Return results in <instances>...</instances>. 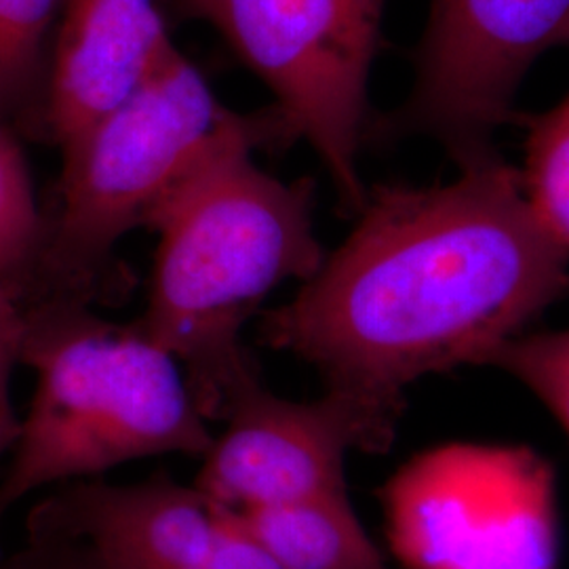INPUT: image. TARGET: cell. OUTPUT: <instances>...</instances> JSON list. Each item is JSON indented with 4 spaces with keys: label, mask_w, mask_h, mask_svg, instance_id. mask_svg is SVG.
<instances>
[{
    "label": "cell",
    "mask_w": 569,
    "mask_h": 569,
    "mask_svg": "<svg viewBox=\"0 0 569 569\" xmlns=\"http://www.w3.org/2000/svg\"><path fill=\"white\" fill-rule=\"evenodd\" d=\"M460 171L448 186L367 188L342 244L260 315V342L397 425L416 380L488 366L568 296L569 251L498 154Z\"/></svg>",
    "instance_id": "1"
},
{
    "label": "cell",
    "mask_w": 569,
    "mask_h": 569,
    "mask_svg": "<svg viewBox=\"0 0 569 569\" xmlns=\"http://www.w3.org/2000/svg\"><path fill=\"white\" fill-rule=\"evenodd\" d=\"M256 150H228L150 228L157 249L138 326L180 361L207 422H224L237 397L262 382L247 323L281 284L306 283L326 262L315 180L268 173Z\"/></svg>",
    "instance_id": "2"
},
{
    "label": "cell",
    "mask_w": 569,
    "mask_h": 569,
    "mask_svg": "<svg viewBox=\"0 0 569 569\" xmlns=\"http://www.w3.org/2000/svg\"><path fill=\"white\" fill-rule=\"evenodd\" d=\"M239 146H284L272 110L228 108L178 47L122 102L61 150L60 207L42 234L23 308L106 300L110 260L133 230H150L209 164Z\"/></svg>",
    "instance_id": "3"
},
{
    "label": "cell",
    "mask_w": 569,
    "mask_h": 569,
    "mask_svg": "<svg viewBox=\"0 0 569 569\" xmlns=\"http://www.w3.org/2000/svg\"><path fill=\"white\" fill-rule=\"evenodd\" d=\"M23 315L21 363L34 369L37 388L0 481V515L47 486L211 448L183 367L138 321L112 323L68 302Z\"/></svg>",
    "instance_id": "4"
},
{
    "label": "cell",
    "mask_w": 569,
    "mask_h": 569,
    "mask_svg": "<svg viewBox=\"0 0 569 569\" xmlns=\"http://www.w3.org/2000/svg\"><path fill=\"white\" fill-rule=\"evenodd\" d=\"M387 0H178L207 21L264 84L284 146L305 142L342 209L366 203L361 150L369 138V74Z\"/></svg>",
    "instance_id": "5"
},
{
    "label": "cell",
    "mask_w": 569,
    "mask_h": 569,
    "mask_svg": "<svg viewBox=\"0 0 569 569\" xmlns=\"http://www.w3.org/2000/svg\"><path fill=\"white\" fill-rule=\"evenodd\" d=\"M380 498L390 549L407 569H557L555 472L533 449H427Z\"/></svg>",
    "instance_id": "6"
},
{
    "label": "cell",
    "mask_w": 569,
    "mask_h": 569,
    "mask_svg": "<svg viewBox=\"0 0 569 569\" xmlns=\"http://www.w3.org/2000/svg\"><path fill=\"white\" fill-rule=\"evenodd\" d=\"M569 47V0H430L406 102L369 140L427 136L462 167L493 157V133L519 121L515 96L531 63Z\"/></svg>",
    "instance_id": "7"
},
{
    "label": "cell",
    "mask_w": 569,
    "mask_h": 569,
    "mask_svg": "<svg viewBox=\"0 0 569 569\" xmlns=\"http://www.w3.org/2000/svg\"><path fill=\"white\" fill-rule=\"evenodd\" d=\"M224 425L194 486L234 512L345 496L348 453H382L397 435V422L340 392L291 401L262 382L237 397Z\"/></svg>",
    "instance_id": "8"
},
{
    "label": "cell",
    "mask_w": 569,
    "mask_h": 569,
    "mask_svg": "<svg viewBox=\"0 0 569 569\" xmlns=\"http://www.w3.org/2000/svg\"><path fill=\"white\" fill-rule=\"evenodd\" d=\"M224 507L167 472L133 486L66 483L28 515V533L81 540L108 569H209Z\"/></svg>",
    "instance_id": "9"
},
{
    "label": "cell",
    "mask_w": 569,
    "mask_h": 569,
    "mask_svg": "<svg viewBox=\"0 0 569 569\" xmlns=\"http://www.w3.org/2000/svg\"><path fill=\"white\" fill-rule=\"evenodd\" d=\"M164 2H63L44 110V124L60 148L131 96L176 47Z\"/></svg>",
    "instance_id": "10"
},
{
    "label": "cell",
    "mask_w": 569,
    "mask_h": 569,
    "mask_svg": "<svg viewBox=\"0 0 569 569\" xmlns=\"http://www.w3.org/2000/svg\"><path fill=\"white\" fill-rule=\"evenodd\" d=\"M284 569H390L350 496L239 512Z\"/></svg>",
    "instance_id": "11"
},
{
    "label": "cell",
    "mask_w": 569,
    "mask_h": 569,
    "mask_svg": "<svg viewBox=\"0 0 569 569\" xmlns=\"http://www.w3.org/2000/svg\"><path fill=\"white\" fill-rule=\"evenodd\" d=\"M66 0H0V122L44 98L53 39Z\"/></svg>",
    "instance_id": "12"
},
{
    "label": "cell",
    "mask_w": 569,
    "mask_h": 569,
    "mask_svg": "<svg viewBox=\"0 0 569 569\" xmlns=\"http://www.w3.org/2000/svg\"><path fill=\"white\" fill-rule=\"evenodd\" d=\"M42 226L34 186L20 146L0 122V279L23 300L41 253Z\"/></svg>",
    "instance_id": "13"
},
{
    "label": "cell",
    "mask_w": 569,
    "mask_h": 569,
    "mask_svg": "<svg viewBox=\"0 0 569 569\" xmlns=\"http://www.w3.org/2000/svg\"><path fill=\"white\" fill-rule=\"evenodd\" d=\"M526 150V197L540 222L569 251V96L529 119Z\"/></svg>",
    "instance_id": "14"
},
{
    "label": "cell",
    "mask_w": 569,
    "mask_h": 569,
    "mask_svg": "<svg viewBox=\"0 0 569 569\" xmlns=\"http://www.w3.org/2000/svg\"><path fill=\"white\" fill-rule=\"evenodd\" d=\"M488 366L500 367L528 387L569 435V329L521 333Z\"/></svg>",
    "instance_id": "15"
},
{
    "label": "cell",
    "mask_w": 569,
    "mask_h": 569,
    "mask_svg": "<svg viewBox=\"0 0 569 569\" xmlns=\"http://www.w3.org/2000/svg\"><path fill=\"white\" fill-rule=\"evenodd\" d=\"M26 315L16 289L0 279V458L11 451L20 435V418L11 401L13 369L21 363Z\"/></svg>",
    "instance_id": "16"
},
{
    "label": "cell",
    "mask_w": 569,
    "mask_h": 569,
    "mask_svg": "<svg viewBox=\"0 0 569 569\" xmlns=\"http://www.w3.org/2000/svg\"><path fill=\"white\" fill-rule=\"evenodd\" d=\"M0 569H108V566L81 540L28 533L23 547L0 555Z\"/></svg>",
    "instance_id": "17"
},
{
    "label": "cell",
    "mask_w": 569,
    "mask_h": 569,
    "mask_svg": "<svg viewBox=\"0 0 569 569\" xmlns=\"http://www.w3.org/2000/svg\"><path fill=\"white\" fill-rule=\"evenodd\" d=\"M209 569H284L239 512L222 510Z\"/></svg>",
    "instance_id": "18"
},
{
    "label": "cell",
    "mask_w": 569,
    "mask_h": 569,
    "mask_svg": "<svg viewBox=\"0 0 569 569\" xmlns=\"http://www.w3.org/2000/svg\"><path fill=\"white\" fill-rule=\"evenodd\" d=\"M2 517H4V515H0V521H2ZM0 555H2V549H0Z\"/></svg>",
    "instance_id": "19"
}]
</instances>
